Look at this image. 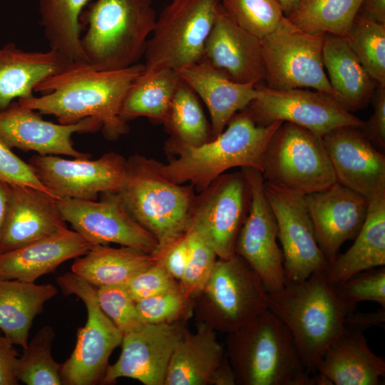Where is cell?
<instances>
[{
  "instance_id": "cell-41",
  "label": "cell",
  "mask_w": 385,
  "mask_h": 385,
  "mask_svg": "<svg viewBox=\"0 0 385 385\" xmlns=\"http://www.w3.org/2000/svg\"><path fill=\"white\" fill-rule=\"evenodd\" d=\"M143 324H156L188 321L194 314V300L185 298L180 288L136 302Z\"/></svg>"
},
{
  "instance_id": "cell-30",
  "label": "cell",
  "mask_w": 385,
  "mask_h": 385,
  "mask_svg": "<svg viewBox=\"0 0 385 385\" xmlns=\"http://www.w3.org/2000/svg\"><path fill=\"white\" fill-rule=\"evenodd\" d=\"M322 61L338 101L350 112L366 108L376 84L344 37L325 34Z\"/></svg>"
},
{
  "instance_id": "cell-3",
  "label": "cell",
  "mask_w": 385,
  "mask_h": 385,
  "mask_svg": "<svg viewBox=\"0 0 385 385\" xmlns=\"http://www.w3.org/2000/svg\"><path fill=\"white\" fill-rule=\"evenodd\" d=\"M267 296L268 309L289 330L307 373L316 374L326 349L343 332L344 319L351 311L338 297L324 272L287 282Z\"/></svg>"
},
{
  "instance_id": "cell-34",
  "label": "cell",
  "mask_w": 385,
  "mask_h": 385,
  "mask_svg": "<svg viewBox=\"0 0 385 385\" xmlns=\"http://www.w3.org/2000/svg\"><path fill=\"white\" fill-rule=\"evenodd\" d=\"M180 81L179 72L173 69L142 73L128 90L120 118L126 123L138 117L164 122Z\"/></svg>"
},
{
  "instance_id": "cell-33",
  "label": "cell",
  "mask_w": 385,
  "mask_h": 385,
  "mask_svg": "<svg viewBox=\"0 0 385 385\" xmlns=\"http://www.w3.org/2000/svg\"><path fill=\"white\" fill-rule=\"evenodd\" d=\"M89 1L39 0L40 24L50 49L58 53L71 66L88 64L81 45V18Z\"/></svg>"
},
{
  "instance_id": "cell-10",
  "label": "cell",
  "mask_w": 385,
  "mask_h": 385,
  "mask_svg": "<svg viewBox=\"0 0 385 385\" xmlns=\"http://www.w3.org/2000/svg\"><path fill=\"white\" fill-rule=\"evenodd\" d=\"M324 33H309L283 16L276 28L260 38L267 87L277 90L311 88L336 98L324 72Z\"/></svg>"
},
{
  "instance_id": "cell-42",
  "label": "cell",
  "mask_w": 385,
  "mask_h": 385,
  "mask_svg": "<svg viewBox=\"0 0 385 385\" xmlns=\"http://www.w3.org/2000/svg\"><path fill=\"white\" fill-rule=\"evenodd\" d=\"M341 301L351 312L356 304L371 301L385 308V267H374L332 284Z\"/></svg>"
},
{
  "instance_id": "cell-7",
  "label": "cell",
  "mask_w": 385,
  "mask_h": 385,
  "mask_svg": "<svg viewBox=\"0 0 385 385\" xmlns=\"http://www.w3.org/2000/svg\"><path fill=\"white\" fill-rule=\"evenodd\" d=\"M268 293L247 262L235 253L218 258L201 292L194 299L197 322L232 333L268 309Z\"/></svg>"
},
{
  "instance_id": "cell-6",
  "label": "cell",
  "mask_w": 385,
  "mask_h": 385,
  "mask_svg": "<svg viewBox=\"0 0 385 385\" xmlns=\"http://www.w3.org/2000/svg\"><path fill=\"white\" fill-rule=\"evenodd\" d=\"M118 193L132 217L157 240L159 253L185 233L195 200L192 188L168 180L157 161L139 155L128 160Z\"/></svg>"
},
{
  "instance_id": "cell-12",
  "label": "cell",
  "mask_w": 385,
  "mask_h": 385,
  "mask_svg": "<svg viewBox=\"0 0 385 385\" xmlns=\"http://www.w3.org/2000/svg\"><path fill=\"white\" fill-rule=\"evenodd\" d=\"M257 95L246 108L255 122H289L322 137L342 126L361 128L364 121L332 96L303 88L272 89L257 84Z\"/></svg>"
},
{
  "instance_id": "cell-51",
  "label": "cell",
  "mask_w": 385,
  "mask_h": 385,
  "mask_svg": "<svg viewBox=\"0 0 385 385\" xmlns=\"http://www.w3.org/2000/svg\"><path fill=\"white\" fill-rule=\"evenodd\" d=\"M9 194V185L0 180V232L6 212Z\"/></svg>"
},
{
  "instance_id": "cell-48",
  "label": "cell",
  "mask_w": 385,
  "mask_h": 385,
  "mask_svg": "<svg viewBox=\"0 0 385 385\" xmlns=\"http://www.w3.org/2000/svg\"><path fill=\"white\" fill-rule=\"evenodd\" d=\"M14 345L4 335L0 334V385L19 384L16 374L19 355Z\"/></svg>"
},
{
  "instance_id": "cell-17",
  "label": "cell",
  "mask_w": 385,
  "mask_h": 385,
  "mask_svg": "<svg viewBox=\"0 0 385 385\" xmlns=\"http://www.w3.org/2000/svg\"><path fill=\"white\" fill-rule=\"evenodd\" d=\"M264 189L277 222L286 283L324 272L328 261L317 243L304 195L265 180Z\"/></svg>"
},
{
  "instance_id": "cell-24",
  "label": "cell",
  "mask_w": 385,
  "mask_h": 385,
  "mask_svg": "<svg viewBox=\"0 0 385 385\" xmlns=\"http://www.w3.org/2000/svg\"><path fill=\"white\" fill-rule=\"evenodd\" d=\"M92 245L75 230L57 232L0 253V279L35 282L64 262L86 254Z\"/></svg>"
},
{
  "instance_id": "cell-31",
  "label": "cell",
  "mask_w": 385,
  "mask_h": 385,
  "mask_svg": "<svg viewBox=\"0 0 385 385\" xmlns=\"http://www.w3.org/2000/svg\"><path fill=\"white\" fill-rule=\"evenodd\" d=\"M57 293L52 284L0 279V330L4 335L13 344L26 348L34 318Z\"/></svg>"
},
{
  "instance_id": "cell-4",
  "label": "cell",
  "mask_w": 385,
  "mask_h": 385,
  "mask_svg": "<svg viewBox=\"0 0 385 385\" xmlns=\"http://www.w3.org/2000/svg\"><path fill=\"white\" fill-rule=\"evenodd\" d=\"M225 354L237 385H314L293 337L269 309L225 339Z\"/></svg>"
},
{
  "instance_id": "cell-39",
  "label": "cell",
  "mask_w": 385,
  "mask_h": 385,
  "mask_svg": "<svg viewBox=\"0 0 385 385\" xmlns=\"http://www.w3.org/2000/svg\"><path fill=\"white\" fill-rule=\"evenodd\" d=\"M221 5L240 27L260 38L271 33L284 16L275 0H221Z\"/></svg>"
},
{
  "instance_id": "cell-43",
  "label": "cell",
  "mask_w": 385,
  "mask_h": 385,
  "mask_svg": "<svg viewBox=\"0 0 385 385\" xmlns=\"http://www.w3.org/2000/svg\"><path fill=\"white\" fill-rule=\"evenodd\" d=\"M96 297L104 314L123 334L134 331L144 324L125 284L97 287Z\"/></svg>"
},
{
  "instance_id": "cell-47",
  "label": "cell",
  "mask_w": 385,
  "mask_h": 385,
  "mask_svg": "<svg viewBox=\"0 0 385 385\" xmlns=\"http://www.w3.org/2000/svg\"><path fill=\"white\" fill-rule=\"evenodd\" d=\"M159 256L158 261L165 270L173 279L179 282L185 272L189 257L186 233L161 251Z\"/></svg>"
},
{
  "instance_id": "cell-13",
  "label": "cell",
  "mask_w": 385,
  "mask_h": 385,
  "mask_svg": "<svg viewBox=\"0 0 385 385\" xmlns=\"http://www.w3.org/2000/svg\"><path fill=\"white\" fill-rule=\"evenodd\" d=\"M202 192L199 199L195 197L188 229L197 232L218 258H228L235 253L236 240L249 208L247 181L242 170L222 174Z\"/></svg>"
},
{
  "instance_id": "cell-15",
  "label": "cell",
  "mask_w": 385,
  "mask_h": 385,
  "mask_svg": "<svg viewBox=\"0 0 385 385\" xmlns=\"http://www.w3.org/2000/svg\"><path fill=\"white\" fill-rule=\"evenodd\" d=\"M29 163L58 200H96L100 193L119 191L125 177L127 160L118 153L109 152L96 160L36 155Z\"/></svg>"
},
{
  "instance_id": "cell-36",
  "label": "cell",
  "mask_w": 385,
  "mask_h": 385,
  "mask_svg": "<svg viewBox=\"0 0 385 385\" xmlns=\"http://www.w3.org/2000/svg\"><path fill=\"white\" fill-rule=\"evenodd\" d=\"M163 123L173 138L184 144L198 146L210 140L208 124L195 93L182 80Z\"/></svg>"
},
{
  "instance_id": "cell-19",
  "label": "cell",
  "mask_w": 385,
  "mask_h": 385,
  "mask_svg": "<svg viewBox=\"0 0 385 385\" xmlns=\"http://www.w3.org/2000/svg\"><path fill=\"white\" fill-rule=\"evenodd\" d=\"M102 128L101 121L93 117L75 123H54L43 120L37 111L13 101L0 112V139L11 149L35 151L38 155H63L90 158L89 153L73 147L74 133H94Z\"/></svg>"
},
{
  "instance_id": "cell-1",
  "label": "cell",
  "mask_w": 385,
  "mask_h": 385,
  "mask_svg": "<svg viewBox=\"0 0 385 385\" xmlns=\"http://www.w3.org/2000/svg\"><path fill=\"white\" fill-rule=\"evenodd\" d=\"M143 71L144 64L139 63L109 71L73 66L39 83L34 91L44 93L42 96L17 101L40 114L54 115L62 124L96 118L104 137L114 140L129 131L119 113L128 90Z\"/></svg>"
},
{
  "instance_id": "cell-25",
  "label": "cell",
  "mask_w": 385,
  "mask_h": 385,
  "mask_svg": "<svg viewBox=\"0 0 385 385\" xmlns=\"http://www.w3.org/2000/svg\"><path fill=\"white\" fill-rule=\"evenodd\" d=\"M178 72L181 80L205 103L211 118L212 138L257 95V84L236 83L204 59Z\"/></svg>"
},
{
  "instance_id": "cell-11",
  "label": "cell",
  "mask_w": 385,
  "mask_h": 385,
  "mask_svg": "<svg viewBox=\"0 0 385 385\" xmlns=\"http://www.w3.org/2000/svg\"><path fill=\"white\" fill-rule=\"evenodd\" d=\"M57 282L64 294L81 299L87 311L86 323L78 330L75 348L61 364L62 384L100 383L109 357L121 344L123 334L99 307L95 287L72 272L59 276Z\"/></svg>"
},
{
  "instance_id": "cell-20",
  "label": "cell",
  "mask_w": 385,
  "mask_h": 385,
  "mask_svg": "<svg viewBox=\"0 0 385 385\" xmlns=\"http://www.w3.org/2000/svg\"><path fill=\"white\" fill-rule=\"evenodd\" d=\"M322 138L337 182L369 201L385 195V155L360 128L339 127Z\"/></svg>"
},
{
  "instance_id": "cell-49",
  "label": "cell",
  "mask_w": 385,
  "mask_h": 385,
  "mask_svg": "<svg viewBox=\"0 0 385 385\" xmlns=\"http://www.w3.org/2000/svg\"><path fill=\"white\" fill-rule=\"evenodd\" d=\"M385 322V308L374 312H356L355 310L346 314L344 327L364 332L367 329L381 325Z\"/></svg>"
},
{
  "instance_id": "cell-2",
  "label": "cell",
  "mask_w": 385,
  "mask_h": 385,
  "mask_svg": "<svg viewBox=\"0 0 385 385\" xmlns=\"http://www.w3.org/2000/svg\"><path fill=\"white\" fill-rule=\"evenodd\" d=\"M282 123L257 125L245 108L232 118L221 133L200 145H188L172 138L168 147L176 158L164 165L158 163V169L168 180L177 184L190 183L200 191L233 168L262 172L267 146Z\"/></svg>"
},
{
  "instance_id": "cell-45",
  "label": "cell",
  "mask_w": 385,
  "mask_h": 385,
  "mask_svg": "<svg viewBox=\"0 0 385 385\" xmlns=\"http://www.w3.org/2000/svg\"><path fill=\"white\" fill-rule=\"evenodd\" d=\"M0 180L9 185L38 189L53 196L38 178L31 165L15 155L1 139Z\"/></svg>"
},
{
  "instance_id": "cell-46",
  "label": "cell",
  "mask_w": 385,
  "mask_h": 385,
  "mask_svg": "<svg viewBox=\"0 0 385 385\" xmlns=\"http://www.w3.org/2000/svg\"><path fill=\"white\" fill-rule=\"evenodd\" d=\"M374 99V112L360 128L363 135L378 150L385 149V87H378Z\"/></svg>"
},
{
  "instance_id": "cell-28",
  "label": "cell",
  "mask_w": 385,
  "mask_h": 385,
  "mask_svg": "<svg viewBox=\"0 0 385 385\" xmlns=\"http://www.w3.org/2000/svg\"><path fill=\"white\" fill-rule=\"evenodd\" d=\"M316 373L332 385H378L385 362L370 349L364 332L344 327L326 349Z\"/></svg>"
},
{
  "instance_id": "cell-40",
  "label": "cell",
  "mask_w": 385,
  "mask_h": 385,
  "mask_svg": "<svg viewBox=\"0 0 385 385\" xmlns=\"http://www.w3.org/2000/svg\"><path fill=\"white\" fill-rule=\"evenodd\" d=\"M185 233L189 245V257L178 284L183 296L194 300L205 287L218 257L197 232L188 229Z\"/></svg>"
},
{
  "instance_id": "cell-32",
  "label": "cell",
  "mask_w": 385,
  "mask_h": 385,
  "mask_svg": "<svg viewBox=\"0 0 385 385\" xmlns=\"http://www.w3.org/2000/svg\"><path fill=\"white\" fill-rule=\"evenodd\" d=\"M152 254L131 247L95 245L76 258L71 272L96 287L126 284L138 273L159 260Z\"/></svg>"
},
{
  "instance_id": "cell-23",
  "label": "cell",
  "mask_w": 385,
  "mask_h": 385,
  "mask_svg": "<svg viewBox=\"0 0 385 385\" xmlns=\"http://www.w3.org/2000/svg\"><path fill=\"white\" fill-rule=\"evenodd\" d=\"M58 199L30 187L9 185L0 253L22 247L67 227Z\"/></svg>"
},
{
  "instance_id": "cell-38",
  "label": "cell",
  "mask_w": 385,
  "mask_h": 385,
  "mask_svg": "<svg viewBox=\"0 0 385 385\" xmlns=\"http://www.w3.org/2000/svg\"><path fill=\"white\" fill-rule=\"evenodd\" d=\"M377 87H385V24L359 14L344 36Z\"/></svg>"
},
{
  "instance_id": "cell-50",
  "label": "cell",
  "mask_w": 385,
  "mask_h": 385,
  "mask_svg": "<svg viewBox=\"0 0 385 385\" xmlns=\"http://www.w3.org/2000/svg\"><path fill=\"white\" fill-rule=\"evenodd\" d=\"M357 14L374 21L385 24V0H363Z\"/></svg>"
},
{
  "instance_id": "cell-18",
  "label": "cell",
  "mask_w": 385,
  "mask_h": 385,
  "mask_svg": "<svg viewBox=\"0 0 385 385\" xmlns=\"http://www.w3.org/2000/svg\"><path fill=\"white\" fill-rule=\"evenodd\" d=\"M188 321L144 324L124 334L118 359L107 366L100 384H111L119 378L136 379L145 385H164L167 371Z\"/></svg>"
},
{
  "instance_id": "cell-9",
  "label": "cell",
  "mask_w": 385,
  "mask_h": 385,
  "mask_svg": "<svg viewBox=\"0 0 385 385\" xmlns=\"http://www.w3.org/2000/svg\"><path fill=\"white\" fill-rule=\"evenodd\" d=\"M264 180L306 195L337 182L322 137L289 122H282L265 150Z\"/></svg>"
},
{
  "instance_id": "cell-22",
  "label": "cell",
  "mask_w": 385,
  "mask_h": 385,
  "mask_svg": "<svg viewBox=\"0 0 385 385\" xmlns=\"http://www.w3.org/2000/svg\"><path fill=\"white\" fill-rule=\"evenodd\" d=\"M203 59L236 83L260 84L265 80L260 38L240 27L221 4Z\"/></svg>"
},
{
  "instance_id": "cell-37",
  "label": "cell",
  "mask_w": 385,
  "mask_h": 385,
  "mask_svg": "<svg viewBox=\"0 0 385 385\" xmlns=\"http://www.w3.org/2000/svg\"><path fill=\"white\" fill-rule=\"evenodd\" d=\"M55 332L51 326L41 327L17 359L16 374L27 385H61V366L52 356Z\"/></svg>"
},
{
  "instance_id": "cell-27",
  "label": "cell",
  "mask_w": 385,
  "mask_h": 385,
  "mask_svg": "<svg viewBox=\"0 0 385 385\" xmlns=\"http://www.w3.org/2000/svg\"><path fill=\"white\" fill-rule=\"evenodd\" d=\"M227 361L216 331L197 322L195 332L185 329L172 356L164 385H215L217 374Z\"/></svg>"
},
{
  "instance_id": "cell-52",
  "label": "cell",
  "mask_w": 385,
  "mask_h": 385,
  "mask_svg": "<svg viewBox=\"0 0 385 385\" xmlns=\"http://www.w3.org/2000/svg\"><path fill=\"white\" fill-rule=\"evenodd\" d=\"M279 5L284 15L287 16L297 5L299 0H275Z\"/></svg>"
},
{
  "instance_id": "cell-35",
  "label": "cell",
  "mask_w": 385,
  "mask_h": 385,
  "mask_svg": "<svg viewBox=\"0 0 385 385\" xmlns=\"http://www.w3.org/2000/svg\"><path fill=\"white\" fill-rule=\"evenodd\" d=\"M363 0H299L286 16L309 33H324L344 37Z\"/></svg>"
},
{
  "instance_id": "cell-14",
  "label": "cell",
  "mask_w": 385,
  "mask_h": 385,
  "mask_svg": "<svg viewBox=\"0 0 385 385\" xmlns=\"http://www.w3.org/2000/svg\"><path fill=\"white\" fill-rule=\"evenodd\" d=\"M242 172L249 185L250 201L235 252L257 274L267 293L275 292L286 284L276 220L265 192L262 173L252 168H242Z\"/></svg>"
},
{
  "instance_id": "cell-21",
  "label": "cell",
  "mask_w": 385,
  "mask_h": 385,
  "mask_svg": "<svg viewBox=\"0 0 385 385\" xmlns=\"http://www.w3.org/2000/svg\"><path fill=\"white\" fill-rule=\"evenodd\" d=\"M317 243L328 262L354 239L366 217L369 201L339 182L304 195Z\"/></svg>"
},
{
  "instance_id": "cell-5",
  "label": "cell",
  "mask_w": 385,
  "mask_h": 385,
  "mask_svg": "<svg viewBox=\"0 0 385 385\" xmlns=\"http://www.w3.org/2000/svg\"><path fill=\"white\" fill-rule=\"evenodd\" d=\"M153 0H95L83 12L81 38L88 66L116 70L138 63L156 22Z\"/></svg>"
},
{
  "instance_id": "cell-29",
  "label": "cell",
  "mask_w": 385,
  "mask_h": 385,
  "mask_svg": "<svg viewBox=\"0 0 385 385\" xmlns=\"http://www.w3.org/2000/svg\"><path fill=\"white\" fill-rule=\"evenodd\" d=\"M385 265V195L369 201L365 221L353 245L328 262L324 273L332 284Z\"/></svg>"
},
{
  "instance_id": "cell-16",
  "label": "cell",
  "mask_w": 385,
  "mask_h": 385,
  "mask_svg": "<svg viewBox=\"0 0 385 385\" xmlns=\"http://www.w3.org/2000/svg\"><path fill=\"white\" fill-rule=\"evenodd\" d=\"M63 218L92 246L109 243L159 254L155 237L129 213L118 192L102 193L101 201L58 200Z\"/></svg>"
},
{
  "instance_id": "cell-8",
  "label": "cell",
  "mask_w": 385,
  "mask_h": 385,
  "mask_svg": "<svg viewBox=\"0 0 385 385\" xmlns=\"http://www.w3.org/2000/svg\"><path fill=\"white\" fill-rule=\"evenodd\" d=\"M220 4L221 0H173L147 41L143 74L179 71L201 61Z\"/></svg>"
},
{
  "instance_id": "cell-26",
  "label": "cell",
  "mask_w": 385,
  "mask_h": 385,
  "mask_svg": "<svg viewBox=\"0 0 385 385\" xmlns=\"http://www.w3.org/2000/svg\"><path fill=\"white\" fill-rule=\"evenodd\" d=\"M71 66L56 51H25L14 43L0 47V112L15 100L34 96L36 87L45 79Z\"/></svg>"
},
{
  "instance_id": "cell-44",
  "label": "cell",
  "mask_w": 385,
  "mask_h": 385,
  "mask_svg": "<svg viewBox=\"0 0 385 385\" xmlns=\"http://www.w3.org/2000/svg\"><path fill=\"white\" fill-rule=\"evenodd\" d=\"M125 287L136 302L170 290L179 288L173 279L159 261L134 276Z\"/></svg>"
}]
</instances>
